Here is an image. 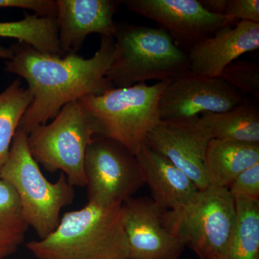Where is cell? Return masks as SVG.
I'll list each match as a JSON object with an SVG mask.
<instances>
[{"label": "cell", "mask_w": 259, "mask_h": 259, "mask_svg": "<svg viewBox=\"0 0 259 259\" xmlns=\"http://www.w3.org/2000/svg\"><path fill=\"white\" fill-rule=\"evenodd\" d=\"M10 48L13 56L5 62V71L23 78L32 94L18 127L27 135L53 120L66 104L115 88L106 76L115 53L114 37L102 36L90 59L49 55L20 42Z\"/></svg>", "instance_id": "obj_1"}, {"label": "cell", "mask_w": 259, "mask_h": 259, "mask_svg": "<svg viewBox=\"0 0 259 259\" xmlns=\"http://www.w3.org/2000/svg\"><path fill=\"white\" fill-rule=\"evenodd\" d=\"M26 247L37 259H127L122 204L88 202L66 212L49 236Z\"/></svg>", "instance_id": "obj_2"}, {"label": "cell", "mask_w": 259, "mask_h": 259, "mask_svg": "<svg viewBox=\"0 0 259 259\" xmlns=\"http://www.w3.org/2000/svg\"><path fill=\"white\" fill-rule=\"evenodd\" d=\"M107 78L115 88L151 80L172 81L190 72L187 53L162 28L117 25Z\"/></svg>", "instance_id": "obj_3"}, {"label": "cell", "mask_w": 259, "mask_h": 259, "mask_svg": "<svg viewBox=\"0 0 259 259\" xmlns=\"http://www.w3.org/2000/svg\"><path fill=\"white\" fill-rule=\"evenodd\" d=\"M169 81L112 88L79 101L93 122L95 136L117 141L137 156L148 134L161 121L158 104Z\"/></svg>", "instance_id": "obj_4"}, {"label": "cell", "mask_w": 259, "mask_h": 259, "mask_svg": "<svg viewBox=\"0 0 259 259\" xmlns=\"http://www.w3.org/2000/svg\"><path fill=\"white\" fill-rule=\"evenodd\" d=\"M28 136L17 131L0 179L14 189L24 218L41 240L59 225L61 209L74 202V190L61 172L54 183L47 180L29 151Z\"/></svg>", "instance_id": "obj_5"}, {"label": "cell", "mask_w": 259, "mask_h": 259, "mask_svg": "<svg viewBox=\"0 0 259 259\" xmlns=\"http://www.w3.org/2000/svg\"><path fill=\"white\" fill-rule=\"evenodd\" d=\"M95 136L93 122L77 100L66 104L49 123L32 130L29 151L48 171H61L73 187H85V156Z\"/></svg>", "instance_id": "obj_6"}, {"label": "cell", "mask_w": 259, "mask_h": 259, "mask_svg": "<svg viewBox=\"0 0 259 259\" xmlns=\"http://www.w3.org/2000/svg\"><path fill=\"white\" fill-rule=\"evenodd\" d=\"M168 222L199 259H226L236 225L234 199L226 188L209 187L179 212L168 210Z\"/></svg>", "instance_id": "obj_7"}, {"label": "cell", "mask_w": 259, "mask_h": 259, "mask_svg": "<svg viewBox=\"0 0 259 259\" xmlns=\"http://www.w3.org/2000/svg\"><path fill=\"white\" fill-rule=\"evenodd\" d=\"M85 187L88 202L121 205L146 185L139 160L123 145L95 136L87 150Z\"/></svg>", "instance_id": "obj_8"}, {"label": "cell", "mask_w": 259, "mask_h": 259, "mask_svg": "<svg viewBox=\"0 0 259 259\" xmlns=\"http://www.w3.org/2000/svg\"><path fill=\"white\" fill-rule=\"evenodd\" d=\"M168 209L146 197L122 204L127 259H180L186 248L167 219Z\"/></svg>", "instance_id": "obj_9"}, {"label": "cell", "mask_w": 259, "mask_h": 259, "mask_svg": "<svg viewBox=\"0 0 259 259\" xmlns=\"http://www.w3.org/2000/svg\"><path fill=\"white\" fill-rule=\"evenodd\" d=\"M238 90L220 78L187 73L168 82L158 112L162 121L191 120L204 113H221L243 103Z\"/></svg>", "instance_id": "obj_10"}, {"label": "cell", "mask_w": 259, "mask_h": 259, "mask_svg": "<svg viewBox=\"0 0 259 259\" xmlns=\"http://www.w3.org/2000/svg\"><path fill=\"white\" fill-rule=\"evenodd\" d=\"M121 3L131 12L161 25L177 46L182 42L188 45L189 49L220 29L237 23L230 17L209 13L199 0H125Z\"/></svg>", "instance_id": "obj_11"}, {"label": "cell", "mask_w": 259, "mask_h": 259, "mask_svg": "<svg viewBox=\"0 0 259 259\" xmlns=\"http://www.w3.org/2000/svg\"><path fill=\"white\" fill-rule=\"evenodd\" d=\"M211 139L198 117L186 120H161L148 134L146 144L168 158L199 190H204L209 187L204 154Z\"/></svg>", "instance_id": "obj_12"}, {"label": "cell", "mask_w": 259, "mask_h": 259, "mask_svg": "<svg viewBox=\"0 0 259 259\" xmlns=\"http://www.w3.org/2000/svg\"><path fill=\"white\" fill-rule=\"evenodd\" d=\"M58 38L64 56L77 54L90 34L113 37L114 15L121 1L56 0Z\"/></svg>", "instance_id": "obj_13"}, {"label": "cell", "mask_w": 259, "mask_h": 259, "mask_svg": "<svg viewBox=\"0 0 259 259\" xmlns=\"http://www.w3.org/2000/svg\"><path fill=\"white\" fill-rule=\"evenodd\" d=\"M259 23L238 21L189 49V71L196 76L220 78L228 65L245 53L258 50Z\"/></svg>", "instance_id": "obj_14"}, {"label": "cell", "mask_w": 259, "mask_h": 259, "mask_svg": "<svg viewBox=\"0 0 259 259\" xmlns=\"http://www.w3.org/2000/svg\"><path fill=\"white\" fill-rule=\"evenodd\" d=\"M145 182L156 204L179 212L194 200L199 190L195 184L168 158L145 144L136 156Z\"/></svg>", "instance_id": "obj_15"}, {"label": "cell", "mask_w": 259, "mask_h": 259, "mask_svg": "<svg viewBox=\"0 0 259 259\" xmlns=\"http://www.w3.org/2000/svg\"><path fill=\"white\" fill-rule=\"evenodd\" d=\"M259 163V144L211 139L204 154L209 187L229 188L237 177Z\"/></svg>", "instance_id": "obj_16"}, {"label": "cell", "mask_w": 259, "mask_h": 259, "mask_svg": "<svg viewBox=\"0 0 259 259\" xmlns=\"http://www.w3.org/2000/svg\"><path fill=\"white\" fill-rule=\"evenodd\" d=\"M212 139L259 144V111L253 104L241 105L221 113H204L199 117Z\"/></svg>", "instance_id": "obj_17"}, {"label": "cell", "mask_w": 259, "mask_h": 259, "mask_svg": "<svg viewBox=\"0 0 259 259\" xmlns=\"http://www.w3.org/2000/svg\"><path fill=\"white\" fill-rule=\"evenodd\" d=\"M0 37L17 39L44 54L64 56L58 38L56 17L34 14L18 21L0 22Z\"/></svg>", "instance_id": "obj_18"}, {"label": "cell", "mask_w": 259, "mask_h": 259, "mask_svg": "<svg viewBox=\"0 0 259 259\" xmlns=\"http://www.w3.org/2000/svg\"><path fill=\"white\" fill-rule=\"evenodd\" d=\"M32 100V94L14 80L0 93V172L9 155L10 147L20 121Z\"/></svg>", "instance_id": "obj_19"}, {"label": "cell", "mask_w": 259, "mask_h": 259, "mask_svg": "<svg viewBox=\"0 0 259 259\" xmlns=\"http://www.w3.org/2000/svg\"><path fill=\"white\" fill-rule=\"evenodd\" d=\"M28 228L18 194L0 179V259L17 251L25 241Z\"/></svg>", "instance_id": "obj_20"}, {"label": "cell", "mask_w": 259, "mask_h": 259, "mask_svg": "<svg viewBox=\"0 0 259 259\" xmlns=\"http://www.w3.org/2000/svg\"><path fill=\"white\" fill-rule=\"evenodd\" d=\"M234 201L236 228L226 259H259V201Z\"/></svg>", "instance_id": "obj_21"}, {"label": "cell", "mask_w": 259, "mask_h": 259, "mask_svg": "<svg viewBox=\"0 0 259 259\" xmlns=\"http://www.w3.org/2000/svg\"><path fill=\"white\" fill-rule=\"evenodd\" d=\"M220 79L235 89L259 97V66L248 61H234L223 70Z\"/></svg>", "instance_id": "obj_22"}, {"label": "cell", "mask_w": 259, "mask_h": 259, "mask_svg": "<svg viewBox=\"0 0 259 259\" xmlns=\"http://www.w3.org/2000/svg\"><path fill=\"white\" fill-rule=\"evenodd\" d=\"M228 190L234 200L259 201V163L240 174Z\"/></svg>", "instance_id": "obj_23"}, {"label": "cell", "mask_w": 259, "mask_h": 259, "mask_svg": "<svg viewBox=\"0 0 259 259\" xmlns=\"http://www.w3.org/2000/svg\"><path fill=\"white\" fill-rule=\"evenodd\" d=\"M226 16L236 21L259 23L258 0H229Z\"/></svg>", "instance_id": "obj_24"}, {"label": "cell", "mask_w": 259, "mask_h": 259, "mask_svg": "<svg viewBox=\"0 0 259 259\" xmlns=\"http://www.w3.org/2000/svg\"><path fill=\"white\" fill-rule=\"evenodd\" d=\"M20 8L40 17H56L57 5L53 0H0V8Z\"/></svg>", "instance_id": "obj_25"}, {"label": "cell", "mask_w": 259, "mask_h": 259, "mask_svg": "<svg viewBox=\"0 0 259 259\" xmlns=\"http://www.w3.org/2000/svg\"><path fill=\"white\" fill-rule=\"evenodd\" d=\"M204 9L216 15H226L229 0H199ZM226 16V15H225Z\"/></svg>", "instance_id": "obj_26"}, {"label": "cell", "mask_w": 259, "mask_h": 259, "mask_svg": "<svg viewBox=\"0 0 259 259\" xmlns=\"http://www.w3.org/2000/svg\"><path fill=\"white\" fill-rule=\"evenodd\" d=\"M13 56V51L11 48H5L0 47V59H6L9 60Z\"/></svg>", "instance_id": "obj_27"}]
</instances>
